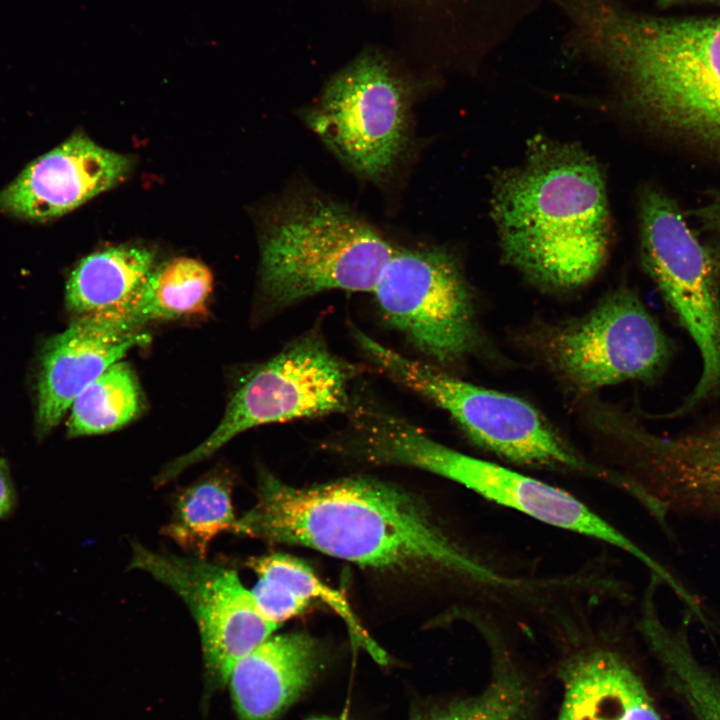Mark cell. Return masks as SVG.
I'll return each instance as SVG.
<instances>
[{
    "instance_id": "obj_28",
    "label": "cell",
    "mask_w": 720,
    "mask_h": 720,
    "mask_svg": "<svg viewBox=\"0 0 720 720\" xmlns=\"http://www.w3.org/2000/svg\"><path fill=\"white\" fill-rule=\"evenodd\" d=\"M658 6L662 8H669L682 5L691 4H709V5H720V0H658Z\"/></svg>"
},
{
    "instance_id": "obj_7",
    "label": "cell",
    "mask_w": 720,
    "mask_h": 720,
    "mask_svg": "<svg viewBox=\"0 0 720 720\" xmlns=\"http://www.w3.org/2000/svg\"><path fill=\"white\" fill-rule=\"evenodd\" d=\"M352 364L316 332L306 333L251 369L234 390L216 429L155 477L162 486L240 433L260 425L348 412Z\"/></svg>"
},
{
    "instance_id": "obj_14",
    "label": "cell",
    "mask_w": 720,
    "mask_h": 720,
    "mask_svg": "<svg viewBox=\"0 0 720 720\" xmlns=\"http://www.w3.org/2000/svg\"><path fill=\"white\" fill-rule=\"evenodd\" d=\"M594 613L553 629L567 648L558 670L563 699L556 720H662L627 655L593 624Z\"/></svg>"
},
{
    "instance_id": "obj_26",
    "label": "cell",
    "mask_w": 720,
    "mask_h": 720,
    "mask_svg": "<svg viewBox=\"0 0 720 720\" xmlns=\"http://www.w3.org/2000/svg\"><path fill=\"white\" fill-rule=\"evenodd\" d=\"M16 495L7 462L0 459V519L7 517L14 509Z\"/></svg>"
},
{
    "instance_id": "obj_4",
    "label": "cell",
    "mask_w": 720,
    "mask_h": 720,
    "mask_svg": "<svg viewBox=\"0 0 720 720\" xmlns=\"http://www.w3.org/2000/svg\"><path fill=\"white\" fill-rule=\"evenodd\" d=\"M396 248L345 205L296 194L277 207L262 232V295L281 309L329 290L372 292Z\"/></svg>"
},
{
    "instance_id": "obj_20",
    "label": "cell",
    "mask_w": 720,
    "mask_h": 720,
    "mask_svg": "<svg viewBox=\"0 0 720 720\" xmlns=\"http://www.w3.org/2000/svg\"><path fill=\"white\" fill-rule=\"evenodd\" d=\"M489 650L491 678L479 694L455 701L418 720H535L533 690L514 657L506 629L479 632Z\"/></svg>"
},
{
    "instance_id": "obj_23",
    "label": "cell",
    "mask_w": 720,
    "mask_h": 720,
    "mask_svg": "<svg viewBox=\"0 0 720 720\" xmlns=\"http://www.w3.org/2000/svg\"><path fill=\"white\" fill-rule=\"evenodd\" d=\"M237 518L231 480L212 474L179 493L161 532L191 556L206 558L212 540L222 532H233Z\"/></svg>"
},
{
    "instance_id": "obj_6",
    "label": "cell",
    "mask_w": 720,
    "mask_h": 720,
    "mask_svg": "<svg viewBox=\"0 0 720 720\" xmlns=\"http://www.w3.org/2000/svg\"><path fill=\"white\" fill-rule=\"evenodd\" d=\"M376 449L382 464L415 467L436 474L489 502L624 552L660 578L668 576V569L657 559L570 492L450 448L403 418H394L382 428Z\"/></svg>"
},
{
    "instance_id": "obj_10",
    "label": "cell",
    "mask_w": 720,
    "mask_h": 720,
    "mask_svg": "<svg viewBox=\"0 0 720 720\" xmlns=\"http://www.w3.org/2000/svg\"><path fill=\"white\" fill-rule=\"evenodd\" d=\"M372 293L388 323L429 358L450 364L473 350L472 294L447 250L396 248Z\"/></svg>"
},
{
    "instance_id": "obj_2",
    "label": "cell",
    "mask_w": 720,
    "mask_h": 720,
    "mask_svg": "<svg viewBox=\"0 0 720 720\" xmlns=\"http://www.w3.org/2000/svg\"><path fill=\"white\" fill-rule=\"evenodd\" d=\"M491 213L504 260L534 283L571 289L591 281L610 245L603 174L582 148L546 138L495 175Z\"/></svg>"
},
{
    "instance_id": "obj_8",
    "label": "cell",
    "mask_w": 720,
    "mask_h": 720,
    "mask_svg": "<svg viewBox=\"0 0 720 720\" xmlns=\"http://www.w3.org/2000/svg\"><path fill=\"white\" fill-rule=\"evenodd\" d=\"M639 226L643 264L701 356L696 385L668 415L683 416L720 393V285L706 245L666 193H641Z\"/></svg>"
},
{
    "instance_id": "obj_9",
    "label": "cell",
    "mask_w": 720,
    "mask_h": 720,
    "mask_svg": "<svg viewBox=\"0 0 720 720\" xmlns=\"http://www.w3.org/2000/svg\"><path fill=\"white\" fill-rule=\"evenodd\" d=\"M410 93L380 56L365 55L332 78L305 114L312 131L361 176L388 175L409 138Z\"/></svg>"
},
{
    "instance_id": "obj_11",
    "label": "cell",
    "mask_w": 720,
    "mask_h": 720,
    "mask_svg": "<svg viewBox=\"0 0 720 720\" xmlns=\"http://www.w3.org/2000/svg\"><path fill=\"white\" fill-rule=\"evenodd\" d=\"M545 351L557 373L581 391L655 380L673 352L653 315L627 288L613 291L582 318L554 329Z\"/></svg>"
},
{
    "instance_id": "obj_22",
    "label": "cell",
    "mask_w": 720,
    "mask_h": 720,
    "mask_svg": "<svg viewBox=\"0 0 720 720\" xmlns=\"http://www.w3.org/2000/svg\"><path fill=\"white\" fill-rule=\"evenodd\" d=\"M212 289L213 276L205 264L177 257L155 267L136 294L118 310L144 327L153 321L203 313Z\"/></svg>"
},
{
    "instance_id": "obj_25",
    "label": "cell",
    "mask_w": 720,
    "mask_h": 720,
    "mask_svg": "<svg viewBox=\"0 0 720 720\" xmlns=\"http://www.w3.org/2000/svg\"><path fill=\"white\" fill-rule=\"evenodd\" d=\"M689 214L703 229L720 232V193L705 205L689 211Z\"/></svg>"
},
{
    "instance_id": "obj_24",
    "label": "cell",
    "mask_w": 720,
    "mask_h": 720,
    "mask_svg": "<svg viewBox=\"0 0 720 720\" xmlns=\"http://www.w3.org/2000/svg\"><path fill=\"white\" fill-rule=\"evenodd\" d=\"M144 409V397L132 367L118 361L73 401L67 420L69 437L98 435L122 428Z\"/></svg>"
},
{
    "instance_id": "obj_18",
    "label": "cell",
    "mask_w": 720,
    "mask_h": 720,
    "mask_svg": "<svg viewBox=\"0 0 720 720\" xmlns=\"http://www.w3.org/2000/svg\"><path fill=\"white\" fill-rule=\"evenodd\" d=\"M247 565L257 576L252 595L268 620L280 626L302 614L311 602L320 601L341 618L355 647L378 664L389 662L387 653L364 628L346 597L325 584L305 562L288 554L272 553L250 558Z\"/></svg>"
},
{
    "instance_id": "obj_19",
    "label": "cell",
    "mask_w": 720,
    "mask_h": 720,
    "mask_svg": "<svg viewBox=\"0 0 720 720\" xmlns=\"http://www.w3.org/2000/svg\"><path fill=\"white\" fill-rule=\"evenodd\" d=\"M155 258L153 250L137 246L109 247L87 255L67 280L68 310L84 315L123 307L155 268Z\"/></svg>"
},
{
    "instance_id": "obj_27",
    "label": "cell",
    "mask_w": 720,
    "mask_h": 720,
    "mask_svg": "<svg viewBox=\"0 0 720 720\" xmlns=\"http://www.w3.org/2000/svg\"><path fill=\"white\" fill-rule=\"evenodd\" d=\"M712 266L720 285V237L713 239L706 245Z\"/></svg>"
},
{
    "instance_id": "obj_17",
    "label": "cell",
    "mask_w": 720,
    "mask_h": 720,
    "mask_svg": "<svg viewBox=\"0 0 720 720\" xmlns=\"http://www.w3.org/2000/svg\"><path fill=\"white\" fill-rule=\"evenodd\" d=\"M324 663L320 643L304 632L270 636L232 668L237 720H276L312 685Z\"/></svg>"
},
{
    "instance_id": "obj_12",
    "label": "cell",
    "mask_w": 720,
    "mask_h": 720,
    "mask_svg": "<svg viewBox=\"0 0 720 720\" xmlns=\"http://www.w3.org/2000/svg\"><path fill=\"white\" fill-rule=\"evenodd\" d=\"M130 569L169 587L198 627L208 683L227 685L232 668L279 628L259 610L251 590L230 568L133 544Z\"/></svg>"
},
{
    "instance_id": "obj_21",
    "label": "cell",
    "mask_w": 720,
    "mask_h": 720,
    "mask_svg": "<svg viewBox=\"0 0 720 720\" xmlns=\"http://www.w3.org/2000/svg\"><path fill=\"white\" fill-rule=\"evenodd\" d=\"M689 621L684 616L681 627H670L659 613L650 612L641 618L638 632L696 720H720V680L694 656L687 640Z\"/></svg>"
},
{
    "instance_id": "obj_29",
    "label": "cell",
    "mask_w": 720,
    "mask_h": 720,
    "mask_svg": "<svg viewBox=\"0 0 720 720\" xmlns=\"http://www.w3.org/2000/svg\"><path fill=\"white\" fill-rule=\"evenodd\" d=\"M307 720H339L337 718L328 717V716H318V717H312Z\"/></svg>"
},
{
    "instance_id": "obj_5",
    "label": "cell",
    "mask_w": 720,
    "mask_h": 720,
    "mask_svg": "<svg viewBox=\"0 0 720 720\" xmlns=\"http://www.w3.org/2000/svg\"><path fill=\"white\" fill-rule=\"evenodd\" d=\"M354 337L386 375L445 410L478 446L513 464L572 473L626 492L621 474L587 459L526 401L406 357L360 330Z\"/></svg>"
},
{
    "instance_id": "obj_15",
    "label": "cell",
    "mask_w": 720,
    "mask_h": 720,
    "mask_svg": "<svg viewBox=\"0 0 720 720\" xmlns=\"http://www.w3.org/2000/svg\"><path fill=\"white\" fill-rule=\"evenodd\" d=\"M150 335L122 311L79 315L44 345L38 378L36 430L40 436L62 420L75 398Z\"/></svg>"
},
{
    "instance_id": "obj_13",
    "label": "cell",
    "mask_w": 720,
    "mask_h": 720,
    "mask_svg": "<svg viewBox=\"0 0 720 720\" xmlns=\"http://www.w3.org/2000/svg\"><path fill=\"white\" fill-rule=\"evenodd\" d=\"M631 464L620 471L658 523L668 515L720 518V424L671 436L627 430Z\"/></svg>"
},
{
    "instance_id": "obj_1",
    "label": "cell",
    "mask_w": 720,
    "mask_h": 720,
    "mask_svg": "<svg viewBox=\"0 0 720 720\" xmlns=\"http://www.w3.org/2000/svg\"><path fill=\"white\" fill-rule=\"evenodd\" d=\"M233 533L363 567L432 573L461 588L478 610L496 615L522 607L536 583L523 560L461 541L416 496L370 477L297 487L263 470L256 501Z\"/></svg>"
},
{
    "instance_id": "obj_3",
    "label": "cell",
    "mask_w": 720,
    "mask_h": 720,
    "mask_svg": "<svg viewBox=\"0 0 720 720\" xmlns=\"http://www.w3.org/2000/svg\"><path fill=\"white\" fill-rule=\"evenodd\" d=\"M584 46L657 125L720 146V15L660 17L608 0H570Z\"/></svg>"
},
{
    "instance_id": "obj_16",
    "label": "cell",
    "mask_w": 720,
    "mask_h": 720,
    "mask_svg": "<svg viewBox=\"0 0 720 720\" xmlns=\"http://www.w3.org/2000/svg\"><path fill=\"white\" fill-rule=\"evenodd\" d=\"M131 167L129 156L75 133L30 162L0 191V211L27 221H50L113 188Z\"/></svg>"
}]
</instances>
